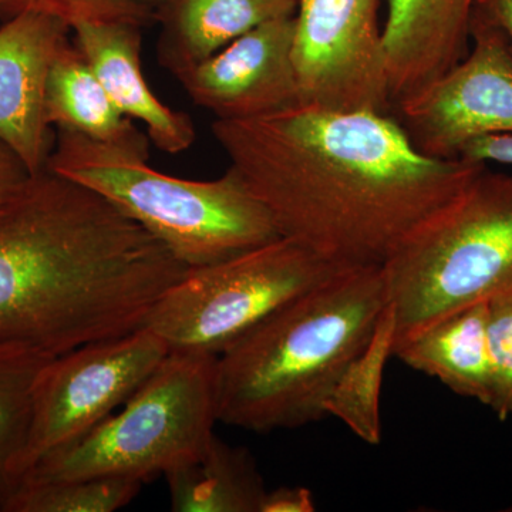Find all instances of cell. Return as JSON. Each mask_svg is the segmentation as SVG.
Instances as JSON below:
<instances>
[{
    "label": "cell",
    "mask_w": 512,
    "mask_h": 512,
    "mask_svg": "<svg viewBox=\"0 0 512 512\" xmlns=\"http://www.w3.org/2000/svg\"><path fill=\"white\" fill-rule=\"evenodd\" d=\"M212 133L281 237L339 268L386 264L485 167L426 156L372 111L296 106Z\"/></svg>",
    "instance_id": "6da1fadb"
},
{
    "label": "cell",
    "mask_w": 512,
    "mask_h": 512,
    "mask_svg": "<svg viewBox=\"0 0 512 512\" xmlns=\"http://www.w3.org/2000/svg\"><path fill=\"white\" fill-rule=\"evenodd\" d=\"M187 272L116 205L46 167L0 214V346L60 356L127 335Z\"/></svg>",
    "instance_id": "7a4b0ae2"
},
{
    "label": "cell",
    "mask_w": 512,
    "mask_h": 512,
    "mask_svg": "<svg viewBox=\"0 0 512 512\" xmlns=\"http://www.w3.org/2000/svg\"><path fill=\"white\" fill-rule=\"evenodd\" d=\"M387 303L382 266L340 268L286 302L217 357L218 421L269 433L323 419Z\"/></svg>",
    "instance_id": "3957f363"
},
{
    "label": "cell",
    "mask_w": 512,
    "mask_h": 512,
    "mask_svg": "<svg viewBox=\"0 0 512 512\" xmlns=\"http://www.w3.org/2000/svg\"><path fill=\"white\" fill-rule=\"evenodd\" d=\"M56 130L47 168L116 205L185 268L218 264L281 238L265 205L231 167L217 180H183L150 167L148 137L116 144Z\"/></svg>",
    "instance_id": "277c9868"
},
{
    "label": "cell",
    "mask_w": 512,
    "mask_h": 512,
    "mask_svg": "<svg viewBox=\"0 0 512 512\" xmlns=\"http://www.w3.org/2000/svg\"><path fill=\"white\" fill-rule=\"evenodd\" d=\"M396 343L512 292V174L485 165L382 266Z\"/></svg>",
    "instance_id": "5b68a950"
},
{
    "label": "cell",
    "mask_w": 512,
    "mask_h": 512,
    "mask_svg": "<svg viewBox=\"0 0 512 512\" xmlns=\"http://www.w3.org/2000/svg\"><path fill=\"white\" fill-rule=\"evenodd\" d=\"M217 357L170 352L123 412L47 454L23 480L124 477L150 483L200 457L218 421Z\"/></svg>",
    "instance_id": "8992f818"
},
{
    "label": "cell",
    "mask_w": 512,
    "mask_h": 512,
    "mask_svg": "<svg viewBox=\"0 0 512 512\" xmlns=\"http://www.w3.org/2000/svg\"><path fill=\"white\" fill-rule=\"evenodd\" d=\"M339 266L289 238L190 269L154 303L144 328L170 352L218 357L295 296L338 271Z\"/></svg>",
    "instance_id": "52a82bcc"
},
{
    "label": "cell",
    "mask_w": 512,
    "mask_h": 512,
    "mask_svg": "<svg viewBox=\"0 0 512 512\" xmlns=\"http://www.w3.org/2000/svg\"><path fill=\"white\" fill-rule=\"evenodd\" d=\"M170 355L150 329L52 357L37 376L22 478L40 458L76 443L126 403Z\"/></svg>",
    "instance_id": "ba28073f"
},
{
    "label": "cell",
    "mask_w": 512,
    "mask_h": 512,
    "mask_svg": "<svg viewBox=\"0 0 512 512\" xmlns=\"http://www.w3.org/2000/svg\"><path fill=\"white\" fill-rule=\"evenodd\" d=\"M380 0H298L293 64L301 106L392 114Z\"/></svg>",
    "instance_id": "9c48e42d"
},
{
    "label": "cell",
    "mask_w": 512,
    "mask_h": 512,
    "mask_svg": "<svg viewBox=\"0 0 512 512\" xmlns=\"http://www.w3.org/2000/svg\"><path fill=\"white\" fill-rule=\"evenodd\" d=\"M463 60L403 97L394 119L420 153L441 160L487 134L512 133V53L501 33L471 22Z\"/></svg>",
    "instance_id": "30bf717a"
},
{
    "label": "cell",
    "mask_w": 512,
    "mask_h": 512,
    "mask_svg": "<svg viewBox=\"0 0 512 512\" xmlns=\"http://www.w3.org/2000/svg\"><path fill=\"white\" fill-rule=\"evenodd\" d=\"M295 16L262 23L204 62L175 74L217 120H248L301 106L293 64Z\"/></svg>",
    "instance_id": "8fae6325"
},
{
    "label": "cell",
    "mask_w": 512,
    "mask_h": 512,
    "mask_svg": "<svg viewBox=\"0 0 512 512\" xmlns=\"http://www.w3.org/2000/svg\"><path fill=\"white\" fill-rule=\"evenodd\" d=\"M72 28L46 13L26 12L0 26V141L30 174L47 167L52 126L45 99L50 67Z\"/></svg>",
    "instance_id": "7c38bea8"
},
{
    "label": "cell",
    "mask_w": 512,
    "mask_h": 512,
    "mask_svg": "<svg viewBox=\"0 0 512 512\" xmlns=\"http://www.w3.org/2000/svg\"><path fill=\"white\" fill-rule=\"evenodd\" d=\"M77 49L99 77L114 106L147 128L151 143L167 154L194 144L191 117L158 100L141 70V28L124 22H80L72 26Z\"/></svg>",
    "instance_id": "4fadbf2b"
},
{
    "label": "cell",
    "mask_w": 512,
    "mask_h": 512,
    "mask_svg": "<svg viewBox=\"0 0 512 512\" xmlns=\"http://www.w3.org/2000/svg\"><path fill=\"white\" fill-rule=\"evenodd\" d=\"M383 26L393 104L467 55L476 0H387Z\"/></svg>",
    "instance_id": "5bb4252c"
},
{
    "label": "cell",
    "mask_w": 512,
    "mask_h": 512,
    "mask_svg": "<svg viewBox=\"0 0 512 512\" xmlns=\"http://www.w3.org/2000/svg\"><path fill=\"white\" fill-rule=\"evenodd\" d=\"M296 9L298 0H171L156 12L163 25L158 63L175 76L262 23L295 16Z\"/></svg>",
    "instance_id": "9a60e30c"
},
{
    "label": "cell",
    "mask_w": 512,
    "mask_h": 512,
    "mask_svg": "<svg viewBox=\"0 0 512 512\" xmlns=\"http://www.w3.org/2000/svg\"><path fill=\"white\" fill-rule=\"evenodd\" d=\"M487 309L488 302H481L450 313L396 343L393 356L417 372L436 377L454 393L488 406Z\"/></svg>",
    "instance_id": "2e32d148"
},
{
    "label": "cell",
    "mask_w": 512,
    "mask_h": 512,
    "mask_svg": "<svg viewBox=\"0 0 512 512\" xmlns=\"http://www.w3.org/2000/svg\"><path fill=\"white\" fill-rule=\"evenodd\" d=\"M45 109L50 126L104 143L127 144L148 137L114 106L73 39L64 43L50 67Z\"/></svg>",
    "instance_id": "e0dca14e"
},
{
    "label": "cell",
    "mask_w": 512,
    "mask_h": 512,
    "mask_svg": "<svg viewBox=\"0 0 512 512\" xmlns=\"http://www.w3.org/2000/svg\"><path fill=\"white\" fill-rule=\"evenodd\" d=\"M164 477L174 512H259L266 493L251 451L217 436L200 457Z\"/></svg>",
    "instance_id": "ac0fdd59"
},
{
    "label": "cell",
    "mask_w": 512,
    "mask_h": 512,
    "mask_svg": "<svg viewBox=\"0 0 512 512\" xmlns=\"http://www.w3.org/2000/svg\"><path fill=\"white\" fill-rule=\"evenodd\" d=\"M52 357L26 346H0V512L22 483L33 387Z\"/></svg>",
    "instance_id": "d6986e66"
},
{
    "label": "cell",
    "mask_w": 512,
    "mask_h": 512,
    "mask_svg": "<svg viewBox=\"0 0 512 512\" xmlns=\"http://www.w3.org/2000/svg\"><path fill=\"white\" fill-rule=\"evenodd\" d=\"M396 319L387 303L372 338L346 367L325 403L326 416H333L349 427L360 440L377 446L382 437L380 394L384 367L393 356Z\"/></svg>",
    "instance_id": "ffe728a7"
},
{
    "label": "cell",
    "mask_w": 512,
    "mask_h": 512,
    "mask_svg": "<svg viewBox=\"0 0 512 512\" xmlns=\"http://www.w3.org/2000/svg\"><path fill=\"white\" fill-rule=\"evenodd\" d=\"M143 485L124 477L23 480L5 512H114L127 507Z\"/></svg>",
    "instance_id": "44dd1931"
},
{
    "label": "cell",
    "mask_w": 512,
    "mask_h": 512,
    "mask_svg": "<svg viewBox=\"0 0 512 512\" xmlns=\"http://www.w3.org/2000/svg\"><path fill=\"white\" fill-rule=\"evenodd\" d=\"M26 12L56 16L70 28L80 22H124L143 28L156 18L140 0H0V18Z\"/></svg>",
    "instance_id": "7402d4cb"
},
{
    "label": "cell",
    "mask_w": 512,
    "mask_h": 512,
    "mask_svg": "<svg viewBox=\"0 0 512 512\" xmlns=\"http://www.w3.org/2000/svg\"><path fill=\"white\" fill-rule=\"evenodd\" d=\"M487 342L491 370L488 407L504 421L512 414V292L488 301Z\"/></svg>",
    "instance_id": "603a6c76"
},
{
    "label": "cell",
    "mask_w": 512,
    "mask_h": 512,
    "mask_svg": "<svg viewBox=\"0 0 512 512\" xmlns=\"http://www.w3.org/2000/svg\"><path fill=\"white\" fill-rule=\"evenodd\" d=\"M457 158L474 164L512 165V133L473 138L460 148Z\"/></svg>",
    "instance_id": "cb8c5ba5"
},
{
    "label": "cell",
    "mask_w": 512,
    "mask_h": 512,
    "mask_svg": "<svg viewBox=\"0 0 512 512\" xmlns=\"http://www.w3.org/2000/svg\"><path fill=\"white\" fill-rule=\"evenodd\" d=\"M30 175L22 161L0 141V214L18 197Z\"/></svg>",
    "instance_id": "d4e9b609"
},
{
    "label": "cell",
    "mask_w": 512,
    "mask_h": 512,
    "mask_svg": "<svg viewBox=\"0 0 512 512\" xmlns=\"http://www.w3.org/2000/svg\"><path fill=\"white\" fill-rule=\"evenodd\" d=\"M316 510L311 490L305 487H278L262 498L259 512H312Z\"/></svg>",
    "instance_id": "484cf974"
},
{
    "label": "cell",
    "mask_w": 512,
    "mask_h": 512,
    "mask_svg": "<svg viewBox=\"0 0 512 512\" xmlns=\"http://www.w3.org/2000/svg\"><path fill=\"white\" fill-rule=\"evenodd\" d=\"M471 22L498 30L512 53V0H476Z\"/></svg>",
    "instance_id": "4316f807"
},
{
    "label": "cell",
    "mask_w": 512,
    "mask_h": 512,
    "mask_svg": "<svg viewBox=\"0 0 512 512\" xmlns=\"http://www.w3.org/2000/svg\"><path fill=\"white\" fill-rule=\"evenodd\" d=\"M140 2H143L144 5L148 6V8L157 12L158 9L163 8V6L170 3L171 0H140Z\"/></svg>",
    "instance_id": "83f0119b"
}]
</instances>
